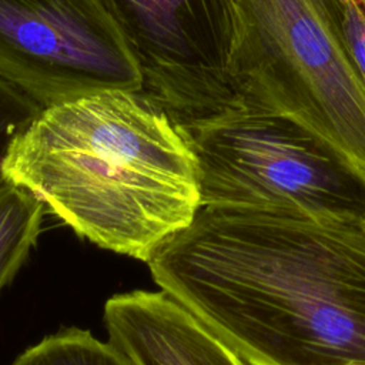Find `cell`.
<instances>
[{
  "label": "cell",
  "mask_w": 365,
  "mask_h": 365,
  "mask_svg": "<svg viewBox=\"0 0 365 365\" xmlns=\"http://www.w3.org/2000/svg\"><path fill=\"white\" fill-rule=\"evenodd\" d=\"M250 365L365 364V230L200 207L145 262Z\"/></svg>",
  "instance_id": "1"
},
{
  "label": "cell",
  "mask_w": 365,
  "mask_h": 365,
  "mask_svg": "<svg viewBox=\"0 0 365 365\" xmlns=\"http://www.w3.org/2000/svg\"><path fill=\"white\" fill-rule=\"evenodd\" d=\"M1 174L81 238L144 262L201 207L190 144L140 91L43 108L13 140Z\"/></svg>",
  "instance_id": "2"
},
{
  "label": "cell",
  "mask_w": 365,
  "mask_h": 365,
  "mask_svg": "<svg viewBox=\"0 0 365 365\" xmlns=\"http://www.w3.org/2000/svg\"><path fill=\"white\" fill-rule=\"evenodd\" d=\"M174 123L197 160L201 207L362 225L365 171L302 123L238 98Z\"/></svg>",
  "instance_id": "3"
},
{
  "label": "cell",
  "mask_w": 365,
  "mask_h": 365,
  "mask_svg": "<svg viewBox=\"0 0 365 365\" xmlns=\"http://www.w3.org/2000/svg\"><path fill=\"white\" fill-rule=\"evenodd\" d=\"M235 98L282 113L365 171V83L327 0H244Z\"/></svg>",
  "instance_id": "4"
},
{
  "label": "cell",
  "mask_w": 365,
  "mask_h": 365,
  "mask_svg": "<svg viewBox=\"0 0 365 365\" xmlns=\"http://www.w3.org/2000/svg\"><path fill=\"white\" fill-rule=\"evenodd\" d=\"M0 78L41 110L143 86L106 0H0Z\"/></svg>",
  "instance_id": "5"
},
{
  "label": "cell",
  "mask_w": 365,
  "mask_h": 365,
  "mask_svg": "<svg viewBox=\"0 0 365 365\" xmlns=\"http://www.w3.org/2000/svg\"><path fill=\"white\" fill-rule=\"evenodd\" d=\"M141 71V94L173 120L235 100L244 0H106Z\"/></svg>",
  "instance_id": "6"
},
{
  "label": "cell",
  "mask_w": 365,
  "mask_h": 365,
  "mask_svg": "<svg viewBox=\"0 0 365 365\" xmlns=\"http://www.w3.org/2000/svg\"><path fill=\"white\" fill-rule=\"evenodd\" d=\"M103 319L108 342L131 365H250L161 289L113 295Z\"/></svg>",
  "instance_id": "7"
},
{
  "label": "cell",
  "mask_w": 365,
  "mask_h": 365,
  "mask_svg": "<svg viewBox=\"0 0 365 365\" xmlns=\"http://www.w3.org/2000/svg\"><path fill=\"white\" fill-rule=\"evenodd\" d=\"M44 204L27 188L0 182V291L10 284L41 232Z\"/></svg>",
  "instance_id": "8"
},
{
  "label": "cell",
  "mask_w": 365,
  "mask_h": 365,
  "mask_svg": "<svg viewBox=\"0 0 365 365\" xmlns=\"http://www.w3.org/2000/svg\"><path fill=\"white\" fill-rule=\"evenodd\" d=\"M11 365H131L108 341L87 329L61 328L23 351Z\"/></svg>",
  "instance_id": "9"
},
{
  "label": "cell",
  "mask_w": 365,
  "mask_h": 365,
  "mask_svg": "<svg viewBox=\"0 0 365 365\" xmlns=\"http://www.w3.org/2000/svg\"><path fill=\"white\" fill-rule=\"evenodd\" d=\"M40 106L0 78V182L1 165L13 140L37 117Z\"/></svg>",
  "instance_id": "10"
},
{
  "label": "cell",
  "mask_w": 365,
  "mask_h": 365,
  "mask_svg": "<svg viewBox=\"0 0 365 365\" xmlns=\"http://www.w3.org/2000/svg\"><path fill=\"white\" fill-rule=\"evenodd\" d=\"M327 3L365 83V0H327Z\"/></svg>",
  "instance_id": "11"
},
{
  "label": "cell",
  "mask_w": 365,
  "mask_h": 365,
  "mask_svg": "<svg viewBox=\"0 0 365 365\" xmlns=\"http://www.w3.org/2000/svg\"><path fill=\"white\" fill-rule=\"evenodd\" d=\"M362 228L365 230V220H364V222H362Z\"/></svg>",
  "instance_id": "12"
},
{
  "label": "cell",
  "mask_w": 365,
  "mask_h": 365,
  "mask_svg": "<svg viewBox=\"0 0 365 365\" xmlns=\"http://www.w3.org/2000/svg\"><path fill=\"white\" fill-rule=\"evenodd\" d=\"M359 365H365V364H359Z\"/></svg>",
  "instance_id": "13"
}]
</instances>
